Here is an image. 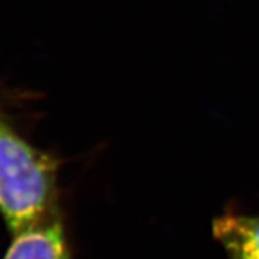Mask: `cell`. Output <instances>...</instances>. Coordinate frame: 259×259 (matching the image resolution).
Instances as JSON below:
<instances>
[{"label": "cell", "instance_id": "6da1fadb", "mask_svg": "<svg viewBox=\"0 0 259 259\" xmlns=\"http://www.w3.org/2000/svg\"><path fill=\"white\" fill-rule=\"evenodd\" d=\"M59 160L23 137L0 111V216L10 233L59 210Z\"/></svg>", "mask_w": 259, "mask_h": 259}, {"label": "cell", "instance_id": "7a4b0ae2", "mask_svg": "<svg viewBox=\"0 0 259 259\" xmlns=\"http://www.w3.org/2000/svg\"><path fill=\"white\" fill-rule=\"evenodd\" d=\"M2 259H72L61 210L13 232Z\"/></svg>", "mask_w": 259, "mask_h": 259}, {"label": "cell", "instance_id": "3957f363", "mask_svg": "<svg viewBox=\"0 0 259 259\" xmlns=\"http://www.w3.org/2000/svg\"><path fill=\"white\" fill-rule=\"evenodd\" d=\"M213 235L229 259H259V216L225 213L214 219Z\"/></svg>", "mask_w": 259, "mask_h": 259}]
</instances>
